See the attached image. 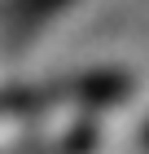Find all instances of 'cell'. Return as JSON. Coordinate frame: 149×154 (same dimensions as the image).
Segmentation results:
<instances>
[{
    "instance_id": "obj_1",
    "label": "cell",
    "mask_w": 149,
    "mask_h": 154,
    "mask_svg": "<svg viewBox=\"0 0 149 154\" xmlns=\"http://www.w3.org/2000/svg\"><path fill=\"white\" fill-rule=\"evenodd\" d=\"M70 0H4L0 5V18L4 22H18V26H35L44 22V18H53V13H61Z\"/></svg>"
},
{
    "instance_id": "obj_2",
    "label": "cell",
    "mask_w": 149,
    "mask_h": 154,
    "mask_svg": "<svg viewBox=\"0 0 149 154\" xmlns=\"http://www.w3.org/2000/svg\"><path fill=\"white\" fill-rule=\"evenodd\" d=\"M88 141H97V128L83 123V128H75V132L66 137V154H83V150H88Z\"/></svg>"
},
{
    "instance_id": "obj_3",
    "label": "cell",
    "mask_w": 149,
    "mask_h": 154,
    "mask_svg": "<svg viewBox=\"0 0 149 154\" xmlns=\"http://www.w3.org/2000/svg\"><path fill=\"white\" fill-rule=\"evenodd\" d=\"M140 141H145V145H149V123H145V132H140Z\"/></svg>"
}]
</instances>
